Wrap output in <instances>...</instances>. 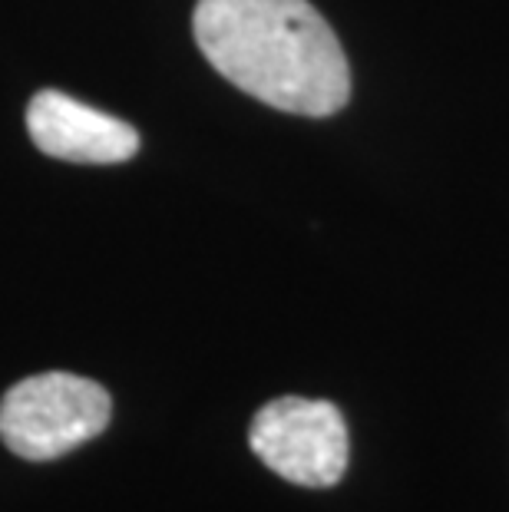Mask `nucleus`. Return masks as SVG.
I'll use <instances>...</instances> for the list:
<instances>
[{
  "instance_id": "obj_1",
  "label": "nucleus",
  "mask_w": 509,
  "mask_h": 512,
  "mask_svg": "<svg viewBox=\"0 0 509 512\" xmlns=\"http://www.w3.org/2000/svg\"><path fill=\"white\" fill-rule=\"evenodd\" d=\"M192 34L238 90L281 113L331 116L351 100V67L308 0H199Z\"/></svg>"
},
{
  "instance_id": "obj_4",
  "label": "nucleus",
  "mask_w": 509,
  "mask_h": 512,
  "mask_svg": "<svg viewBox=\"0 0 509 512\" xmlns=\"http://www.w3.org/2000/svg\"><path fill=\"white\" fill-rule=\"evenodd\" d=\"M27 129L40 152L67 162L113 166L139 152V133L60 90H40L27 106Z\"/></svg>"
},
{
  "instance_id": "obj_2",
  "label": "nucleus",
  "mask_w": 509,
  "mask_h": 512,
  "mask_svg": "<svg viewBox=\"0 0 509 512\" xmlns=\"http://www.w3.org/2000/svg\"><path fill=\"white\" fill-rule=\"evenodd\" d=\"M113 400L90 377L47 370L20 380L0 400V440L20 460H57L110 427Z\"/></svg>"
},
{
  "instance_id": "obj_3",
  "label": "nucleus",
  "mask_w": 509,
  "mask_h": 512,
  "mask_svg": "<svg viewBox=\"0 0 509 512\" xmlns=\"http://www.w3.org/2000/svg\"><path fill=\"white\" fill-rule=\"evenodd\" d=\"M252 453L295 486L324 489L348 473V423L328 400L278 397L248 427Z\"/></svg>"
}]
</instances>
